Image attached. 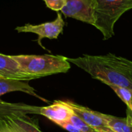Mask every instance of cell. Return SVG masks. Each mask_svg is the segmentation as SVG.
Returning a JSON list of instances; mask_svg holds the SVG:
<instances>
[{"label":"cell","mask_w":132,"mask_h":132,"mask_svg":"<svg viewBox=\"0 0 132 132\" xmlns=\"http://www.w3.org/2000/svg\"><path fill=\"white\" fill-rule=\"evenodd\" d=\"M65 22L60 12L57 13V17L52 22H47L39 25H32L26 23L22 26H18L15 30L18 32H32L38 35V43L42 46L41 40L44 38L57 39L59 35L63 32Z\"/></svg>","instance_id":"5"},{"label":"cell","mask_w":132,"mask_h":132,"mask_svg":"<svg viewBox=\"0 0 132 132\" xmlns=\"http://www.w3.org/2000/svg\"><path fill=\"white\" fill-rule=\"evenodd\" d=\"M38 107L0 101V119L12 132H43L27 114H36Z\"/></svg>","instance_id":"4"},{"label":"cell","mask_w":132,"mask_h":132,"mask_svg":"<svg viewBox=\"0 0 132 132\" xmlns=\"http://www.w3.org/2000/svg\"><path fill=\"white\" fill-rule=\"evenodd\" d=\"M57 125H59L60 127L63 128V129H65L66 131L69 132H81L77 127H75L73 124H71L70 121H65V122H62L58 124Z\"/></svg>","instance_id":"15"},{"label":"cell","mask_w":132,"mask_h":132,"mask_svg":"<svg viewBox=\"0 0 132 132\" xmlns=\"http://www.w3.org/2000/svg\"><path fill=\"white\" fill-rule=\"evenodd\" d=\"M0 77H1V76H0Z\"/></svg>","instance_id":"19"},{"label":"cell","mask_w":132,"mask_h":132,"mask_svg":"<svg viewBox=\"0 0 132 132\" xmlns=\"http://www.w3.org/2000/svg\"><path fill=\"white\" fill-rule=\"evenodd\" d=\"M61 12L67 17L94 25L93 0H66Z\"/></svg>","instance_id":"6"},{"label":"cell","mask_w":132,"mask_h":132,"mask_svg":"<svg viewBox=\"0 0 132 132\" xmlns=\"http://www.w3.org/2000/svg\"><path fill=\"white\" fill-rule=\"evenodd\" d=\"M0 132H12L2 119H0Z\"/></svg>","instance_id":"16"},{"label":"cell","mask_w":132,"mask_h":132,"mask_svg":"<svg viewBox=\"0 0 132 132\" xmlns=\"http://www.w3.org/2000/svg\"><path fill=\"white\" fill-rule=\"evenodd\" d=\"M73 113V110L66 104L65 101H55L53 104L47 107H38L37 111V114L47 118L56 125L69 121Z\"/></svg>","instance_id":"8"},{"label":"cell","mask_w":132,"mask_h":132,"mask_svg":"<svg viewBox=\"0 0 132 132\" xmlns=\"http://www.w3.org/2000/svg\"><path fill=\"white\" fill-rule=\"evenodd\" d=\"M108 86H109L115 93L116 94L121 98V100L127 105L128 108L130 109L132 111V92L128 90V88L120 87L118 85L111 84H107Z\"/></svg>","instance_id":"12"},{"label":"cell","mask_w":132,"mask_h":132,"mask_svg":"<svg viewBox=\"0 0 132 132\" xmlns=\"http://www.w3.org/2000/svg\"><path fill=\"white\" fill-rule=\"evenodd\" d=\"M13 60L25 73L36 78L67 73L70 69V62L63 56L56 55H13Z\"/></svg>","instance_id":"2"},{"label":"cell","mask_w":132,"mask_h":132,"mask_svg":"<svg viewBox=\"0 0 132 132\" xmlns=\"http://www.w3.org/2000/svg\"><path fill=\"white\" fill-rule=\"evenodd\" d=\"M94 132H97V131H94Z\"/></svg>","instance_id":"18"},{"label":"cell","mask_w":132,"mask_h":132,"mask_svg":"<svg viewBox=\"0 0 132 132\" xmlns=\"http://www.w3.org/2000/svg\"><path fill=\"white\" fill-rule=\"evenodd\" d=\"M127 121L132 125V111L130 109H127Z\"/></svg>","instance_id":"17"},{"label":"cell","mask_w":132,"mask_h":132,"mask_svg":"<svg viewBox=\"0 0 132 132\" xmlns=\"http://www.w3.org/2000/svg\"><path fill=\"white\" fill-rule=\"evenodd\" d=\"M102 83L128 88L132 92V61L112 53L101 56L84 55L77 58H67Z\"/></svg>","instance_id":"1"},{"label":"cell","mask_w":132,"mask_h":132,"mask_svg":"<svg viewBox=\"0 0 132 132\" xmlns=\"http://www.w3.org/2000/svg\"><path fill=\"white\" fill-rule=\"evenodd\" d=\"M94 25L104 40L114 36L116 22L132 9V0H93Z\"/></svg>","instance_id":"3"},{"label":"cell","mask_w":132,"mask_h":132,"mask_svg":"<svg viewBox=\"0 0 132 132\" xmlns=\"http://www.w3.org/2000/svg\"><path fill=\"white\" fill-rule=\"evenodd\" d=\"M65 102L73 110L74 114L79 116L94 131L97 132H115L101 117L99 112L94 111L86 107L72 101Z\"/></svg>","instance_id":"7"},{"label":"cell","mask_w":132,"mask_h":132,"mask_svg":"<svg viewBox=\"0 0 132 132\" xmlns=\"http://www.w3.org/2000/svg\"><path fill=\"white\" fill-rule=\"evenodd\" d=\"M100 114L115 132H132V125L127 121L126 118H118L102 113Z\"/></svg>","instance_id":"11"},{"label":"cell","mask_w":132,"mask_h":132,"mask_svg":"<svg viewBox=\"0 0 132 132\" xmlns=\"http://www.w3.org/2000/svg\"><path fill=\"white\" fill-rule=\"evenodd\" d=\"M0 76L26 81L35 79V77L22 72L12 56L2 53H0Z\"/></svg>","instance_id":"9"},{"label":"cell","mask_w":132,"mask_h":132,"mask_svg":"<svg viewBox=\"0 0 132 132\" xmlns=\"http://www.w3.org/2000/svg\"><path fill=\"white\" fill-rule=\"evenodd\" d=\"M46 6L54 11H61L66 4V0H43Z\"/></svg>","instance_id":"14"},{"label":"cell","mask_w":132,"mask_h":132,"mask_svg":"<svg viewBox=\"0 0 132 132\" xmlns=\"http://www.w3.org/2000/svg\"><path fill=\"white\" fill-rule=\"evenodd\" d=\"M13 91H21L29 95L36 97L45 101L43 97L37 95L33 87H32L26 80H21L13 78L0 77V97L1 96ZM0 101H2L0 100Z\"/></svg>","instance_id":"10"},{"label":"cell","mask_w":132,"mask_h":132,"mask_svg":"<svg viewBox=\"0 0 132 132\" xmlns=\"http://www.w3.org/2000/svg\"><path fill=\"white\" fill-rule=\"evenodd\" d=\"M69 121L73 124L75 127H77L81 132H94V131L92 128H90L85 121H84L79 116H77L76 114L73 113V114L70 116Z\"/></svg>","instance_id":"13"}]
</instances>
